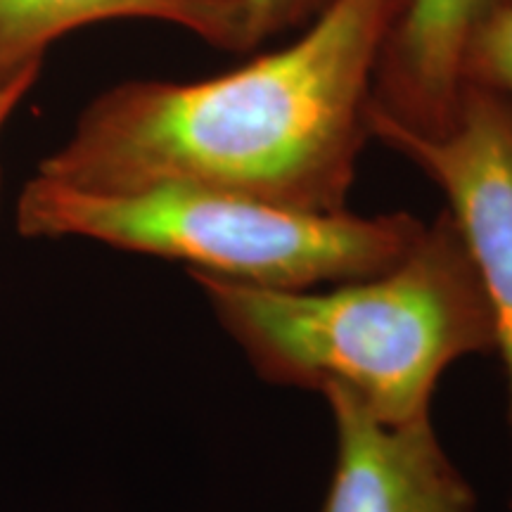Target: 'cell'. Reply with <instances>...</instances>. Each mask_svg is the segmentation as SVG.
<instances>
[{
	"mask_svg": "<svg viewBox=\"0 0 512 512\" xmlns=\"http://www.w3.org/2000/svg\"><path fill=\"white\" fill-rule=\"evenodd\" d=\"M406 0H332L297 41L214 79L126 81L36 176L86 192L157 185L347 211L377 62Z\"/></svg>",
	"mask_w": 512,
	"mask_h": 512,
	"instance_id": "1",
	"label": "cell"
},
{
	"mask_svg": "<svg viewBox=\"0 0 512 512\" xmlns=\"http://www.w3.org/2000/svg\"><path fill=\"white\" fill-rule=\"evenodd\" d=\"M261 377L342 387L384 422L430 413L453 361L496 347V320L451 211L394 268L328 292L280 290L192 271Z\"/></svg>",
	"mask_w": 512,
	"mask_h": 512,
	"instance_id": "2",
	"label": "cell"
},
{
	"mask_svg": "<svg viewBox=\"0 0 512 512\" xmlns=\"http://www.w3.org/2000/svg\"><path fill=\"white\" fill-rule=\"evenodd\" d=\"M19 233L88 238L188 261L240 283L306 290L394 268L425 223L411 214H316L219 190L157 185L86 192L34 176L17 200Z\"/></svg>",
	"mask_w": 512,
	"mask_h": 512,
	"instance_id": "3",
	"label": "cell"
},
{
	"mask_svg": "<svg viewBox=\"0 0 512 512\" xmlns=\"http://www.w3.org/2000/svg\"><path fill=\"white\" fill-rule=\"evenodd\" d=\"M370 136L418 164L444 190L496 320L512 422V102L465 83L453 124L425 136L368 110Z\"/></svg>",
	"mask_w": 512,
	"mask_h": 512,
	"instance_id": "4",
	"label": "cell"
},
{
	"mask_svg": "<svg viewBox=\"0 0 512 512\" xmlns=\"http://www.w3.org/2000/svg\"><path fill=\"white\" fill-rule=\"evenodd\" d=\"M323 394L337 460L320 512H475V491L441 448L430 413L384 422L347 389Z\"/></svg>",
	"mask_w": 512,
	"mask_h": 512,
	"instance_id": "5",
	"label": "cell"
},
{
	"mask_svg": "<svg viewBox=\"0 0 512 512\" xmlns=\"http://www.w3.org/2000/svg\"><path fill=\"white\" fill-rule=\"evenodd\" d=\"M489 5L406 0L377 62L370 105L415 133H444L465 88L467 43Z\"/></svg>",
	"mask_w": 512,
	"mask_h": 512,
	"instance_id": "6",
	"label": "cell"
},
{
	"mask_svg": "<svg viewBox=\"0 0 512 512\" xmlns=\"http://www.w3.org/2000/svg\"><path fill=\"white\" fill-rule=\"evenodd\" d=\"M110 19H155L211 46L249 50L242 0H0V83L41 72L50 43Z\"/></svg>",
	"mask_w": 512,
	"mask_h": 512,
	"instance_id": "7",
	"label": "cell"
},
{
	"mask_svg": "<svg viewBox=\"0 0 512 512\" xmlns=\"http://www.w3.org/2000/svg\"><path fill=\"white\" fill-rule=\"evenodd\" d=\"M465 83L512 102V0H494L477 22L465 53Z\"/></svg>",
	"mask_w": 512,
	"mask_h": 512,
	"instance_id": "8",
	"label": "cell"
},
{
	"mask_svg": "<svg viewBox=\"0 0 512 512\" xmlns=\"http://www.w3.org/2000/svg\"><path fill=\"white\" fill-rule=\"evenodd\" d=\"M247 10L249 48L259 46L266 36L299 27L320 15L332 0H242Z\"/></svg>",
	"mask_w": 512,
	"mask_h": 512,
	"instance_id": "9",
	"label": "cell"
},
{
	"mask_svg": "<svg viewBox=\"0 0 512 512\" xmlns=\"http://www.w3.org/2000/svg\"><path fill=\"white\" fill-rule=\"evenodd\" d=\"M36 79H38V72H29V74L17 76V79L10 83H0V133H3V128L12 117V112L17 110V105L24 100V95L29 93V88L34 86Z\"/></svg>",
	"mask_w": 512,
	"mask_h": 512,
	"instance_id": "10",
	"label": "cell"
},
{
	"mask_svg": "<svg viewBox=\"0 0 512 512\" xmlns=\"http://www.w3.org/2000/svg\"><path fill=\"white\" fill-rule=\"evenodd\" d=\"M491 3H494V0H491Z\"/></svg>",
	"mask_w": 512,
	"mask_h": 512,
	"instance_id": "11",
	"label": "cell"
}]
</instances>
